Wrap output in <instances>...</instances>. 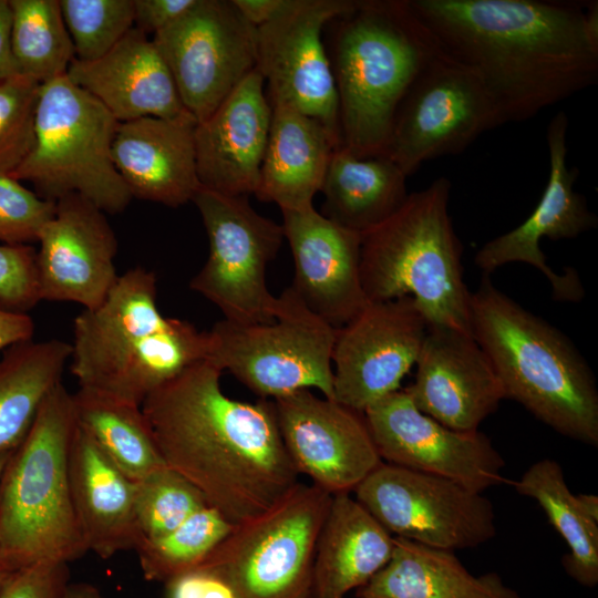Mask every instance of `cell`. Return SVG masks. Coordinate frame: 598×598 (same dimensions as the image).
Wrapping results in <instances>:
<instances>
[{
	"label": "cell",
	"mask_w": 598,
	"mask_h": 598,
	"mask_svg": "<svg viewBox=\"0 0 598 598\" xmlns=\"http://www.w3.org/2000/svg\"><path fill=\"white\" fill-rule=\"evenodd\" d=\"M408 2L439 49L480 80L502 125L597 82V1Z\"/></svg>",
	"instance_id": "obj_1"
},
{
	"label": "cell",
	"mask_w": 598,
	"mask_h": 598,
	"mask_svg": "<svg viewBox=\"0 0 598 598\" xmlns=\"http://www.w3.org/2000/svg\"><path fill=\"white\" fill-rule=\"evenodd\" d=\"M221 372L199 361L148 394L141 408L166 466L237 525L275 505L299 474L272 400L229 398Z\"/></svg>",
	"instance_id": "obj_2"
},
{
	"label": "cell",
	"mask_w": 598,
	"mask_h": 598,
	"mask_svg": "<svg viewBox=\"0 0 598 598\" xmlns=\"http://www.w3.org/2000/svg\"><path fill=\"white\" fill-rule=\"evenodd\" d=\"M71 372L79 388L141 406L148 394L207 360L209 339L193 323L164 317L157 279L126 270L94 309L74 319Z\"/></svg>",
	"instance_id": "obj_3"
},
{
	"label": "cell",
	"mask_w": 598,
	"mask_h": 598,
	"mask_svg": "<svg viewBox=\"0 0 598 598\" xmlns=\"http://www.w3.org/2000/svg\"><path fill=\"white\" fill-rule=\"evenodd\" d=\"M326 31L341 146L384 155L402 99L440 49L408 0H354Z\"/></svg>",
	"instance_id": "obj_4"
},
{
	"label": "cell",
	"mask_w": 598,
	"mask_h": 598,
	"mask_svg": "<svg viewBox=\"0 0 598 598\" xmlns=\"http://www.w3.org/2000/svg\"><path fill=\"white\" fill-rule=\"evenodd\" d=\"M470 323L506 399L557 433L598 446L595 375L567 336L496 288L485 274L471 291Z\"/></svg>",
	"instance_id": "obj_5"
},
{
	"label": "cell",
	"mask_w": 598,
	"mask_h": 598,
	"mask_svg": "<svg viewBox=\"0 0 598 598\" xmlns=\"http://www.w3.org/2000/svg\"><path fill=\"white\" fill-rule=\"evenodd\" d=\"M451 188L450 179L436 178L362 234L360 277L368 301L411 297L427 324L472 336L463 249L448 214Z\"/></svg>",
	"instance_id": "obj_6"
},
{
	"label": "cell",
	"mask_w": 598,
	"mask_h": 598,
	"mask_svg": "<svg viewBox=\"0 0 598 598\" xmlns=\"http://www.w3.org/2000/svg\"><path fill=\"white\" fill-rule=\"evenodd\" d=\"M76 424L72 393L61 382L3 467L0 560L12 570L42 561L69 564L87 553L69 477V448Z\"/></svg>",
	"instance_id": "obj_7"
},
{
	"label": "cell",
	"mask_w": 598,
	"mask_h": 598,
	"mask_svg": "<svg viewBox=\"0 0 598 598\" xmlns=\"http://www.w3.org/2000/svg\"><path fill=\"white\" fill-rule=\"evenodd\" d=\"M118 122L68 75L41 84L34 145L11 177L29 181L44 199L78 194L103 213L118 214L132 194L115 168Z\"/></svg>",
	"instance_id": "obj_8"
},
{
	"label": "cell",
	"mask_w": 598,
	"mask_h": 598,
	"mask_svg": "<svg viewBox=\"0 0 598 598\" xmlns=\"http://www.w3.org/2000/svg\"><path fill=\"white\" fill-rule=\"evenodd\" d=\"M337 329L312 312L290 286L277 297L270 322H216L207 331V360L264 400L311 388L333 400Z\"/></svg>",
	"instance_id": "obj_9"
},
{
	"label": "cell",
	"mask_w": 598,
	"mask_h": 598,
	"mask_svg": "<svg viewBox=\"0 0 598 598\" xmlns=\"http://www.w3.org/2000/svg\"><path fill=\"white\" fill-rule=\"evenodd\" d=\"M331 498L298 482L270 508L235 525L199 566L220 571L238 598H312L316 549Z\"/></svg>",
	"instance_id": "obj_10"
},
{
	"label": "cell",
	"mask_w": 598,
	"mask_h": 598,
	"mask_svg": "<svg viewBox=\"0 0 598 598\" xmlns=\"http://www.w3.org/2000/svg\"><path fill=\"white\" fill-rule=\"evenodd\" d=\"M192 202L203 219L209 252L190 289L213 302L225 320L272 321L277 297L268 289L266 272L285 239L282 225L258 214L246 196L199 187Z\"/></svg>",
	"instance_id": "obj_11"
},
{
	"label": "cell",
	"mask_w": 598,
	"mask_h": 598,
	"mask_svg": "<svg viewBox=\"0 0 598 598\" xmlns=\"http://www.w3.org/2000/svg\"><path fill=\"white\" fill-rule=\"evenodd\" d=\"M353 492L392 536L425 546L475 548L497 532L492 502L442 476L383 462Z\"/></svg>",
	"instance_id": "obj_12"
},
{
	"label": "cell",
	"mask_w": 598,
	"mask_h": 598,
	"mask_svg": "<svg viewBox=\"0 0 598 598\" xmlns=\"http://www.w3.org/2000/svg\"><path fill=\"white\" fill-rule=\"evenodd\" d=\"M501 125L480 80L440 50L402 99L384 155L410 176L422 163L460 154Z\"/></svg>",
	"instance_id": "obj_13"
},
{
	"label": "cell",
	"mask_w": 598,
	"mask_h": 598,
	"mask_svg": "<svg viewBox=\"0 0 598 598\" xmlns=\"http://www.w3.org/2000/svg\"><path fill=\"white\" fill-rule=\"evenodd\" d=\"M152 41L197 123L256 69L257 29L233 0H196Z\"/></svg>",
	"instance_id": "obj_14"
},
{
	"label": "cell",
	"mask_w": 598,
	"mask_h": 598,
	"mask_svg": "<svg viewBox=\"0 0 598 598\" xmlns=\"http://www.w3.org/2000/svg\"><path fill=\"white\" fill-rule=\"evenodd\" d=\"M354 0H295L257 28L256 70L271 106L291 107L320 122L341 146L338 92L323 42L326 24Z\"/></svg>",
	"instance_id": "obj_15"
},
{
	"label": "cell",
	"mask_w": 598,
	"mask_h": 598,
	"mask_svg": "<svg viewBox=\"0 0 598 598\" xmlns=\"http://www.w3.org/2000/svg\"><path fill=\"white\" fill-rule=\"evenodd\" d=\"M427 321L411 297L369 301L337 329L333 400L359 412L399 390L415 364Z\"/></svg>",
	"instance_id": "obj_16"
},
{
	"label": "cell",
	"mask_w": 598,
	"mask_h": 598,
	"mask_svg": "<svg viewBox=\"0 0 598 598\" xmlns=\"http://www.w3.org/2000/svg\"><path fill=\"white\" fill-rule=\"evenodd\" d=\"M364 417L382 461L442 476L475 492L509 483L488 436L450 429L421 412L405 390L379 400Z\"/></svg>",
	"instance_id": "obj_17"
},
{
	"label": "cell",
	"mask_w": 598,
	"mask_h": 598,
	"mask_svg": "<svg viewBox=\"0 0 598 598\" xmlns=\"http://www.w3.org/2000/svg\"><path fill=\"white\" fill-rule=\"evenodd\" d=\"M272 402L297 473L331 496L350 494L383 463L362 412L309 389Z\"/></svg>",
	"instance_id": "obj_18"
},
{
	"label": "cell",
	"mask_w": 598,
	"mask_h": 598,
	"mask_svg": "<svg viewBox=\"0 0 598 598\" xmlns=\"http://www.w3.org/2000/svg\"><path fill=\"white\" fill-rule=\"evenodd\" d=\"M567 131L568 117L559 112L547 127L549 176L542 198L524 223L484 244L474 262L485 275L511 262L528 264L546 276L554 299L576 302L585 295L577 271L567 268L561 275L555 272L546 264L539 245L545 237L576 238L595 228L598 221L585 196L574 189L579 172L567 165Z\"/></svg>",
	"instance_id": "obj_19"
},
{
	"label": "cell",
	"mask_w": 598,
	"mask_h": 598,
	"mask_svg": "<svg viewBox=\"0 0 598 598\" xmlns=\"http://www.w3.org/2000/svg\"><path fill=\"white\" fill-rule=\"evenodd\" d=\"M78 194L55 202L53 217L40 233L37 272L41 300L100 306L118 275L117 240L105 215Z\"/></svg>",
	"instance_id": "obj_20"
},
{
	"label": "cell",
	"mask_w": 598,
	"mask_h": 598,
	"mask_svg": "<svg viewBox=\"0 0 598 598\" xmlns=\"http://www.w3.org/2000/svg\"><path fill=\"white\" fill-rule=\"evenodd\" d=\"M414 382V405L441 424L463 432L480 424L506 399L503 384L473 336L427 324Z\"/></svg>",
	"instance_id": "obj_21"
},
{
	"label": "cell",
	"mask_w": 598,
	"mask_h": 598,
	"mask_svg": "<svg viewBox=\"0 0 598 598\" xmlns=\"http://www.w3.org/2000/svg\"><path fill=\"white\" fill-rule=\"evenodd\" d=\"M281 214L295 264L292 288L312 312L334 328L344 326L369 302L360 277L361 234L313 207Z\"/></svg>",
	"instance_id": "obj_22"
},
{
	"label": "cell",
	"mask_w": 598,
	"mask_h": 598,
	"mask_svg": "<svg viewBox=\"0 0 598 598\" xmlns=\"http://www.w3.org/2000/svg\"><path fill=\"white\" fill-rule=\"evenodd\" d=\"M272 109L255 69L195 130L200 187L227 196L255 194Z\"/></svg>",
	"instance_id": "obj_23"
},
{
	"label": "cell",
	"mask_w": 598,
	"mask_h": 598,
	"mask_svg": "<svg viewBox=\"0 0 598 598\" xmlns=\"http://www.w3.org/2000/svg\"><path fill=\"white\" fill-rule=\"evenodd\" d=\"M197 121L146 116L117 124L112 144L116 171L132 197L178 207L200 187L195 150Z\"/></svg>",
	"instance_id": "obj_24"
},
{
	"label": "cell",
	"mask_w": 598,
	"mask_h": 598,
	"mask_svg": "<svg viewBox=\"0 0 598 598\" xmlns=\"http://www.w3.org/2000/svg\"><path fill=\"white\" fill-rule=\"evenodd\" d=\"M66 75L118 123L189 113L154 42L135 27L102 58L89 62L74 59Z\"/></svg>",
	"instance_id": "obj_25"
},
{
	"label": "cell",
	"mask_w": 598,
	"mask_h": 598,
	"mask_svg": "<svg viewBox=\"0 0 598 598\" xmlns=\"http://www.w3.org/2000/svg\"><path fill=\"white\" fill-rule=\"evenodd\" d=\"M78 423V422H76ZM74 512L87 551L102 559L141 544L134 513L135 482L79 425L69 448Z\"/></svg>",
	"instance_id": "obj_26"
},
{
	"label": "cell",
	"mask_w": 598,
	"mask_h": 598,
	"mask_svg": "<svg viewBox=\"0 0 598 598\" xmlns=\"http://www.w3.org/2000/svg\"><path fill=\"white\" fill-rule=\"evenodd\" d=\"M258 187L261 202L280 210H306L320 192L337 141L317 120L291 107L274 105Z\"/></svg>",
	"instance_id": "obj_27"
},
{
	"label": "cell",
	"mask_w": 598,
	"mask_h": 598,
	"mask_svg": "<svg viewBox=\"0 0 598 598\" xmlns=\"http://www.w3.org/2000/svg\"><path fill=\"white\" fill-rule=\"evenodd\" d=\"M393 540L357 499L333 495L318 538L312 598H346L364 586L390 560Z\"/></svg>",
	"instance_id": "obj_28"
},
{
	"label": "cell",
	"mask_w": 598,
	"mask_h": 598,
	"mask_svg": "<svg viewBox=\"0 0 598 598\" xmlns=\"http://www.w3.org/2000/svg\"><path fill=\"white\" fill-rule=\"evenodd\" d=\"M357 598H523L502 577L473 575L452 550L394 537L390 560Z\"/></svg>",
	"instance_id": "obj_29"
},
{
	"label": "cell",
	"mask_w": 598,
	"mask_h": 598,
	"mask_svg": "<svg viewBox=\"0 0 598 598\" xmlns=\"http://www.w3.org/2000/svg\"><path fill=\"white\" fill-rule=\"evenodd\" d=\"M408 176L386 155L358 156L340 146L331 155L320 192L322 215L364 234L405 202Z\"/></svg>",
	"instance_id": "obj_30"
},
{
	"label": "cell",
	"mask_w": 598,
	"mask_h": 598,
	"mask_svg": "<svg viewBox=\"0 0 598 598\" xmlns=\"http://www.w3.org/2000/svg\"><path fill=\"white\" fill-rule=\"evenodd\" d=\"M0 358V454L25 437L37 414L61 383L71 343L52 339L16 343Z\"/></svg>",
	"instance_id": "obj_31"
},
{
	"label": "cell",
	"mask_w": 598,
	"mask_h": 598,
	"mask_svg": "<svg viewBox=\"0 0 598 598\" xmlns=\"http://www.w3.org/2000/svg\"><path fill=\"white\" fill-rule=\"evenodd\" d=\"M522 496L535 499L548 522L565 540L561 559L566 574L582 587L598 584V523L579 508L560 464L553 458L533 463L518 480L509 482Z\"/></svg>",
	"instance_id": "obj_32"
},
{
	"label": "cell",
	"mask_w": 598,
	"mask_h": 598,
	"mask_svg": "<svg viewBox=\"0 0 598 598\" xmlns=\"http://www.w3.org/2000/svg\"><path fill=\"white\" fill-rule=\"evenodd\" d=\"M72 399L78 424L127 477L166 466L141 406L82 388Z\"/></svg>",
	"instance_id": "obj_33"
},
{
	"label": "cell",
	"mask_w": 598,
	"mask_h": 598,
	"mask_svg": "<svg viewBox=\"0 0 598 598\" xmlns=\"http://www.w3.org/2000/svg\"><path fill=\"white\" fill-rule=\"evenodd\" d=\"M11 43L20 74L40 84L68 73L75 59L59 0H9Z\"/></svg>",
	"instance_id": "obj_34"
},
{
	"label": "cell",
	"mask_w": 598,
	"mask_h": 598,
	"mask_svg": "<svg viewBox=\"0 0 598 598\" xmlns=\"http://www.w3.org/2000/svg\"><path fill=\"white\" fill-rule=\"evenodd\" d=\"M234 526L217 509L207 505L171 533L142 542L135 551L144 578L164 584L199 566Z\"/></svg>",
	"instance_id": "obj_35"
},
{
	"label": "cell",
	"mask_w": 598,
	"mask_h": 598,
	"mask_svg": "<svg viewBox=\"0 0 598 598\" xmlns=\"http://www.w3.org/2000/svg\"><path fill=\"white\" fill-rule=\"evenodd\" d=\"M207 505L190 482L167 466L136 481L134 513L141 543L171 533Z\"/></svg>",
	"instance_id": "obj_36"
},
{
	"label": "cell",
	"mask_w": 598,
	"mask_h": 598,
	"mask_svg": "<svg viewBox=\"0 0 598 598\" xmlns=\"http://www.w3.org/2000/svg\"><path fill=\"white\" fill-rule=\"evenodd\" d=\"M59 1L76 60L102 58L133 28L134 0Z\"/></svg>",
	"instance_id": "obj_37"
},
{
	"label": "cell",
	"mask_w": 598,
	"mask_h": 598,
	"mask_svg": "<svg viewBox=\"0 0 598 598\" xmlns=\"http://www.w3.org/2000/svg\"><path fill=\"white\" fill-rule=\"evenodd\" d=\"M40 89L23 74L0 81V174L11 176L34 145Z\"/></svg>",
	"instance_id": "obj_38"
},
{
	"label": "cell",
	"mask_w": 598,
	"mask_h": 598,
	"mask_svg": "<svg viewBox=\"0 0 598 598\" xmlns=\"http://www.w3.org/2000/svg\"><path fill=\"white\" fill-rule=\"evenodd\" d=\"M54 210L55 202L44 199L20 181L0 174V240L6 245L38 241Z\"/></svg>",
	"instance_id": "obj_39"
},
{
	"label": "cell",
	"mask_w": 598,
	"mask_h": 598,
	"mask_svg": "<svg viewBox=\"0 0 598 598\" xmlns=\"http://www.w3.org/2000/svg\"><path fill=\"white\" fill-rule=\"evenodd\" d=\"M39 301L34 248L29 245H0V310L28 313Z\"/></svg>",
	"instance_id": "obj_40"
},
{
	"label": "cell",
	"mask_w": 598,
	"mask_h": 598,
	"mask_svg": "<svg viewBox=\"0 0 598 598\" xmlns=\"http://www.w3.org/2000/svg\"><path fill=\"white\" fill-rule=\"evenodd\" d=\"M69 584L68 563H37L13 570L0 588V598H60Z\"/></svg>",
	"instance_id": "obj_41"
},
{
	"label": "cell",
	"mask_w": 598,
	"mask_h": 598,
	"mask_svg": "<svg viewBox=\"0 0 598 598\" xmlns=\"http://www.w3.org/2000/svg\"><path fill=\"white\" fill-rule=\"evenodd\" d=\"M164 598H238V596L220 571L208 566H197L165 581Z\"/></svg>",
	"instance_id": "obj_42"
},
{
	"label": "cell",
	"mask_w": 598,
	"mask_h": 598,
	"mask_svg": "<svg viewBox=\"0 0 598 598\" xmlns=\"http://www.w3.org/2000/svg\"><path fill=\"white\" fill-rule=\"evenodd\" d=\"M196 0H134V23L136 29L153 35L167 28Z\"/></svg>",
	"instance_id": "obj_43"
},
{
	"label": "cell",
	"mask_w": 598,
	"mask_h": 598,
	"mask_svg": "<svg viewBox=\"0 0 598 598\" xmlns=\"http://www.w3.org/2000/svg\"><path fill=\"white\" fill-rule=\"evenodd\" d=\"M241 16L256 29L275 20L289 8L295 0H233Z\"/></svg>",
	"instance_id": "obj_44"
},
{
	"label": "cell",
	"mask_w": 598,
	"mask_h": 598,
	"mask_svg": "<svg viewBox=\"0 0 598 598\" xmlns=\"http://www.w3.org/2000/svg\"><path fill=\"white\" fill-rule=\"evenodd\" d=\"M34 322L28 313L0 310V351L23 341L31 340Z\"/></svg>",
	"instance_id": "obj_45"
},
{
	"label": "cell",
	"mask_w": 598,
	"mask_h": 598,
	"mask_svg": "<svg viewBox=\"0 0 598 598\" xmlns=\"http://www.w3.org/2000/svg\"><path fill=\"white\" fill-rule=\"evenodd\" d=\"M11 27L9 0H0V81L20 74L12 51Z\"/></svg>",
	"instance_id": "obj_46"
},
{
	"label": "cell",
	"mask_w": 598,
	"mask_h": 598,
	"mask_svg": "<svg viewBox=\"0 0 598 598\" xmlns=\"http://www.w3.org/2000/svg\"><path fill=\"white\" fill-rule=\"evenodd\" d=\"M60 598H105L93 585L87 582H71Z\"/></svg>",
	"instance_id": "obj_47"
},
{
	"label": "cell",
	"mask_w": 598,
	"mask_h": 598,
	"mask_svg": "<svg viewBox=\"0 0 598 598\" xmlns=\"http://www.w3.org/2000/svg\"><path fill=\"white\" fill-rule=\"evenodd\" d=\"M575 497L581 512L588 518L598 523V496L595 494H575Z\"/></svg>",
	"instance_id": "obj_48"
},
{
	"label": "cell",
	"mask_w": 598,
	"mask_h": 598,
	"mask_svg": "<svg viewBox=\"0 0 598 598\" xmlns=\"http://www.w3.org/2000/svg\"><path fill=\"white\" fill-rule=\"evenodd\" d=\"M13 570L0 560V588Z\"/></svg>",
	"instance_id": "obj_49"
},
{
	"label": "cell",
	"mask_w": 598,
	"mask_h": 598,
	"mask_svg": "<svg viewBox=\"0 0 598 598\" xmlns=\"http://www.w3.org/2000/svg\"><path fill=\"white\" fill-rule=\"evenodd\" d=\"M12 452V451H11ZM11 452H7V453H1L0 454V478H1V474H2V471H3V467L11 454Z\"/></svg>",
	"instance_id": "obj_50"
}]
</instances>
